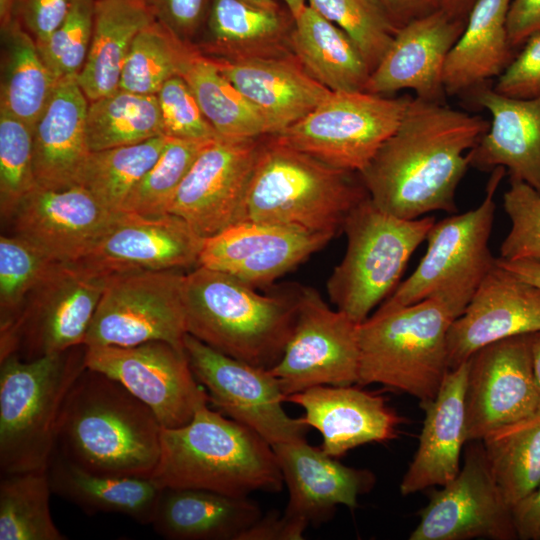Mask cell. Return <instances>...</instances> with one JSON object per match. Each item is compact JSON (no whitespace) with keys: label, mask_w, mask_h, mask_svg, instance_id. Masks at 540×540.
<instances>
[{"label":"cell","mask_w":540,"mask_h":540,"mask_svg":"<svg viewBox=\"0 0 540 540\" xmlns=\"http://www.w3.org/2000/svg\"><path fill=\"white\" fill-rule=\"evenodd\" d=\"M489 125L445 103L411 97L396 130L359 173L369 198L382 211L404 219L434 211L454 213L469 152Z\"/></svg>","instance_id":"6da1fadb"},{"label":"cell","mask_w":540,"mask_h":540,"mask_svg":"<svg viewBox=\"0 0 540 540\" xmlns=\"http://www.w3.org/2000/svg\"><path fill=\"white\" fill-rule=\"evenodd\" d=\"M162 428L154 412L123 385L86 367L63 404L55 451L91 473L151 478Z\"/></svg>","instance_id":"7a4b0ae2"},{"label":"cell","mask_w":540,"mask_h":540,"mask_svg":"<svg viewBox=\"0 0 540 540\" xmlns=\"http://www.w3.org/2000/svg\"><path fill=\"white\" fill-rule=\"evenodd\" d=\"M151 479L161 489H204L236 497L279 492L284 483L272 446L209 404L199 407L187 424L162 428Z\"/></svg>","instance_id":"3957f363"},{"label":"cell","mask_w":540,"mask_h":540,"mask_svg":"<svg viewBox=\"0 0 540 540\" xmlns=\"http://www.w3.org/2000/svg\"><path fill=\"white\" fill-rule=\"evenodd\" d=\"M183 304L188 334L230 357L270 369L290 338L297 290L263 295L232 275L199 265L184 276Z\"/></svg>","instance_id":"277c9868"},{"label":"cell","mask_w":540,"mask_h":540,"mask_svg":"<svg viewBox=\"0 0 540 540\" xmlns=\"http://www.w3.org/2000/svg\"><path fill=\"white\" fill-rule=\"evenodd\" d=\"M368 197L359 173L332 167L266 136L243 202L241 221L336 235Z\"/></svg>","instance_id":"5b68a950"},{"label":"cell","mask_w":540,"mask_h":540,"mask_svg":"<svg viewBox=\"0 0 540 540\" xmlns=\"http://www.w3.org/2000/svg\"><path fill=\"white\" fill-rule=\"evenodd\" d=\"M456 312L439 299L380 307L358 326V385L381 384L420 402L437 395L448 373L447 336Z\"/></svg>","instance_id":"8992f818"},{"label":"cell","mask_w":540,"mask_h":540,"mask_svg":"<svg viewBox=\"0 0 540 540\" xmlns=\"http://www.w3.org/2000/svg\"><path fill=\"white\" fill-rule=\"evenodd\" d=\"M86 345L23 360H0L1 475L47 470L65 399L86 368Z\"/></svg>","instance_id":"52a82bcc"},{"label":"cell","mask_w":540,"mask_h":540,"mask_svg":"<svg viewBox=\"0 0 540 540\" xmlns=\"http://www.w3.org/2000/svg\"><path fill=\"white\" fill-rule=\"evenodd\" d=\"M434 223L433 216L404 219L384 212L369 196L355 206L342 228L345 254L327 281L335 308L358 324L365 321L397 288Z\"/></svg>","instance_id":"ba28073f"},{"label":"cell","mask_w":540,"mask_h":540,"mask_svg":"<svg viewBox=\"0 0 540 540\" xmlns=\"http://www.w3.org/2000/svg\"><path fill=\"white\" fill-rule=\"evenodd\" d=\"M492 170L485 196L474 209L453 214L430 229L427 250L417 268L381 304L399 306L435 298L459 316L477 288L496 264L489 240L495 217V194L506 174Z\"/></svg>","instance_id":"9c48e42d"},{"label":"cell","mask_w":540,"mask_h":540,"mask_svg":"<svg viewBox=\"0 0 540 540\" xmlns=\"http://www.w3.org/2000/svg\"><path fill=\"white\" fill-rule=\"evenodd\" d=\"M411 97L332 92L303 118L273 136L332 167L360 173L396 130Z\"/></svg>","instance_id":"30bf717a"},{"label":"cell","mask_w":540,"mask_h":540,"mask_svg":"<svg viewBox=\"0 0 540 540\" xmlns=\"http://www.w3.org/2000/svg\"><path fill=\"white\" fill-rule=\"evenodd\" d=\"M184 276L179 269L109 276L84 344L126 347L164 341L184 350Z\"/></svg>","instance_id":"8fae6325"},{"label":"cell","mask_w":540,"mask_h":540,"mask_svg":"<svg viewBox=\"0 0 540 540\" xmlns=\"http://www.w3.org/2000/svg\"><path fill=\"white\" fill-rule=\"evenodd\" d=\"M108 277L57 262L1 336L0 360L15 354L29 361L83 345Z\"/></svg>","instance_id":"7c38bea8"},{"label":"cell","mask_w":540,"mask_h":540,"mask_svg":"<svg viewBox=\"0 0 540 540\" xmlns=\"http://www.w3.org/2000/svg\"><path fill=\"white\" fill-rule=\"evenodd\" d=\"M358 326L330 308L315 289L299 287L290 338L269 369L285 397L319 385L358 384Z\"/></svg>","instance_id":"4fadbf2b"},{"label":"cell","mask_w":540,"mask_h":540,"mask_svg":"<svg viewBox=\"0 0 540 540\" xmlns=\"http://www.w3.org/2000/svg\"><path fill=\"white\" fill-rule=\"evenodd\" d=\"M184 351L216 410L251 428L271 446L305 438L309 426L286 413V397L269 369L223 354L188 333Z\"/></svg>","instance_id":"5bb4252c"},{"label":"cell","mask_w":540,"mask_h":540,"mask_svg":"<svg viewBox=\"0 0 540 540\" xmlns=\"http://www.w3.org/2000/svg\"><path fill=\"white\" fill-rule=\"evenodd\" d=\"M86 367L118 381L145 403L164 428L187 424L209 404L184 350L164 341L135 346H86Z\"/></svg>","instance_id":"9a60e30c"},{"label":"cell","mask_w":540,"mask_h":540,"mask_svg":"<svg viewBox=\"0 0 540 540\" xmlns=\"http://www.w3.org/2000/svg\"><path fill=\"white\" fill-rule=\"evenodd\" d=\"M469 443L463 466L432 492L409 540L518 539L512 507L493 478L481 441Z\"/></svg>","instance_id":"2e32d148"},{"label":"cell","mask_w":540,"mask_h":540,"mask_svg":"<svg viewBox=\"0 0 540 540\" xmlns=\"http://www.w3.org/2000/svg\"><path fill=\"white\" fill-rule=\"evenodd\" d=\"M540 408L530 334L488 344L468 360L466 442L526 418Z\"/></svg>","instance_id":"e0dca14e"},{"label":"cell","mask_w":540,"mask_h":540,"mask_svg":"<svg viewBox=\"0 0 540 540\" xmlns=\"http://www.w3.org/2000/svg\"><path fill=\"white\" fill-rule=\"evenodd\" d=\"M265 138L210 140L181 182L169 214L203 238L237 223Z\"/></svg>","instance_id":"ac0fdd59"},{"label":"cell","mask_w":540,"mask_h":540,"mask_svg":"<svg viewBox=\"0 0 540 540\" xmlns=\"http://www.w3.org/2000/svg\"><path fill=\"white\" fill-rule=\"evenodd\" d=\"M204 238L174 214L146 217L121 211L79 261L104 276L198 266Z\"/></svg>","instance_id":"d6986e66"},{"label":"cell","mask_w":540,"mask_h":540,"mask_svg":"<svg viewBox=\"0 0 540 540\" xmlns=\"http://www.w3.org/2000/svg\"><path fill=\"white\" fill-rule=\"evenodd\" d=\"M333 237L297 227L241 221L204 238L198 266L222 271L256 288L271 284Z\"/></svg>","instance_id":"ffe728a7"},{"label":"cell","mask_w":540,"mask_h":540,"mask_svg":"<svg viewBox=\"0 0 540 540\" xmlns=\"http://www.w3.org/2000/svg\"><path fill=\"white\" fill-rule=\"evenodd\" d=\"M536 332H540V288L496 262L449 328V369L488 344Z\"/></svg>","instance_id":"44dd1931"},{"label":"cell","mask_w":540,"mask_h":540,"mask_svg":"<svg viewBox=\"0 0 540 540\" xmlns=\"http://www.w3.org/2000/svg\"><path fill=\"white\" fill-rule=\"evenodd\" d=\"M118 213L106 208L81 186H37L20 202L11 218L15 234L57 262L74 263L91 250Z\"/></svg>","instance_id":"7402d4cb"},{"label":"cell","mask_w":540,"mask_h":540,"mask_svg":"<svg viewBox=\"0 0 540 540\" xmlns=\"http://www.w3.org/2000/svg\"><path fill=\"white\" fill-rule=\"evenodd\" d=\"M465 25L466 21L437 9L402 26L371 72L364 91L385 95L411 89L419 99L444 103L445 61Z\"/></svg>","instance_id":"603a6c76"},{"label":"cell","mask_w":540,"mask_h":540,"mask_svg":"<svg viewBox=\"0 0 540 540\" xmlns=\"http://www.w3.org/2000/svg\"><path fill=\"white\" fill-rule=\"evenodd\" d=\"M272 448L289 493L284 513L309 525L329 520L339 505L357 507L375 484L372 471L346 466L305 438Z\"/></svg>","instance_id":"cb8c5ba5"},{"label":"cell","mask_w":540,"mask_h":540,"mask_svg":"<svg viewBox=\"0 0 540 540\" xmlns=\"http://www.w3.org/2000/svg\"><path fill=\"white\" fill-rule=\"evenodd\" d=\"M286 402L303 408V421L320 432L322 450L339 458L372 442L397 437L401 418L380 395L353 385H319L289 395Z\"/></svg>","instance_id":"d4e9b609"},{"label":"cell","mask_w":540,"mask_h":540,"mask_svg":"<svg viewBox=\"0 0 540 540\" xmlns=\"http://www.w3.org/2000/svg\"><path fill=\"white\" fill-rule=\"evenodd\" d=\"M466 94L491 115L487 132L469 152L470 166L484 171L502 166L510 179L540 192V94L509 97L487 83Z\"/></svg>","instance_id":"484cf974"},{"label":"cell","mask_w":540,"mask_h":540,"mask_svg":"<svg viewBox=\"0 0 540 540\" xmlns=\"http://www.w3.org/2000/svg\"><path fill=\"white\" fill-rule=\"evenodd\" d=\"M212 59L221 73L262 113L272 135L303 118L332 93L304 69L293 53L238 60Z\"/></svg>","instance_id":"4316f807"},{"label":"cell","mask_w":540,"mask_h":540,"mask_svg":"<svg viewBox=\"0 0 540 540\" xmlns=\"http://www.w3.org/2000/svg\"><path fill=\"white\" fill-rule=\"evenodd\" d=\"M468 361L451 369L425 411L417 451L399 485L408 496L452 480L460 470L466 443L465 390Z\"/></svg>","instance_id":"83f0119b"},{"label":"cell","mask_w":540,"mask_h":540,"mask_svg":"<svg viewBox=\"0 0 540 540\" xmlns=\"http://www.w3.org/2000/svg\"><path fill=\"white\" fill-rule=\"evenodd\" d=\"M88 101L77 77L58 80L33 127V165L38 187L65 189L77 185L91 153L86 135Z\"/></svg>","instance_id":"f1b7e54d"},{"label":"cell","mask_w":540,"mask_h":540,"mask_svg":"<svg viewBox=\"0 0 540 540\" xmlns=\"http://www.w3.org/2000/svg\"><path fill=\"white\" fill-rule=\"evenodd\" d=\"M262 515L259 505L248 497L164 488L151 525L168 540H238Z\"/></svg>","instance_id":"f546056e"},{"label":"cell","mask_w":540,"mask_h":540,"mask_svg":"<svg viewBox=\"0 0 540 540\" xmlns=\"http://www.w3.org/2000/svg\"><path fill=\"white\" fill-rule=\"evenodd\" d=\"M512 0H477L465 28L447 55L446 95H463L499 77L514 59L507 14Z\"/></svg>","instance_id":"4dcf8cb0"},{"label":"cell","mask_w":540,"mask_h":540,"mask_svg":"<svg viewBox=\"0 0 540 540\" xmlns=\"http://www.w3.org/2000/svg\"><path fill=\"white\" fill-rule=\"evenodd\" d=\"M156 20L147 0H95L93 32L77 81L89 101L113 93L137 34Z\"/></svg>","instance_id":"1f68e13d"},{"label":"cell","mask_w":540,"mask_h":540,"mask_svg":"<svg viewBox=\"0 0 540 540\" xmlns=\"http://www.w3.org/2000/svg\"><path fill=\"white\" fill-rule=\"evenodd\" d=\"M52 493L88 514H120L139 524L153 521L162 489L151 478L86 471L55 451L48 467Z\"/></svg>","instance_id":"d6a6232c"},{"label":"cell","mask_w":540,"mask_h":540,"mask_svg":"<svg viewBox=\"0 0 540 540\" xmlns=\"http://www.w3.org/2000/svg\"><path fill=\"white\" fill-rule=\"evenodd\" d=\"M293 21L292 53L315 80L332 92L364 91L371 70L343 30L309 5Z\"/></svg>","instance_id":"836d02e7"},{"label":"cell","mask_w":540,"mask_h":540,"mask_svg":"<svg viewBox=\"0 0 540 540\" xmlns=\"http://www.w3.org/2000/svg\"><path fill=\"white\" fill-rule=\"evenodd\" d=\"M203 54L222 60L291 54L290 33L278 10L243 0H211Z\"/></svg>","instance_id":"e575fe53"},{"label":"cell","mask_w":540,"mask_h":540,"mask_svg":"<svg viewBox=\"0 0 540 540\" xmlns=\"http://www.w3.org/2000/svg\"><path fill=\"white\" fill-rule=\"evenodd\" d=\"M206 119L219 137L256 138L272 135L262 113L221 73L214 60L192 47L182 68Z\"/></svg>","instance_id":"d590c367"},{"label":"cell","mask_w":540,"mask_h":540,"mask_svg":"<svg viewBox=\"0 0 540 540\" xmlns=\"http://www.w3.org/2000/svg\"><path fill=\"white\" fill-rule=\"evenodd\" d=\"M3 42L0 109L32 129L46 108L58 79L43 61L33 37L12 20L1 28Z\"/></svg>","instance_id":"8d00e7d4"},{"label":"cell","mask_w":540,"mask_h":540,"mask_svg":"<svg viewBox=\"0 0 540 540\" xmlns=\"http://www.w3.org/2000/svg\"><path fill=\"white\" fill-rule=\"evenodd\" d=\"M480 441L493 478L511 507L539 485L540 408L491 431Z\"/></svg>","instance_id":"74e56055"},{"label":"cell","mask_w":540,"mask_h":540,"mask_svg":"<svg viewBox=\"0 0 540 540\" xmlns=\"http://www.w3.org/2000/svg\"><path fill=\"white\" fill-rule=\"evenodd\" d=\"M86 135L91 152L137 144L162 135L157 96L117 89L90 101Z\"/></svg>","instance_id":"f35d334b"},{"label":"cell","mask_w":540,"mask_h":540,"mask_svg":"<svg viewBox=\"0 0 540 540\" xmlns=\"http://www.w3.org/2000/svg\"><path fill=\"white\" fill-rule=\"evenodd\" d=\"M167 142L158 135L146 141L89 154L77 185L113 212L123 211L131 191L154 165Z\"/></svg>","instance_id":"ab89813d"},{"label":"cell","mask_w":540,"mask_h":540,"mask_svg":"<svg viewBox=\"0 0 540 540\" xmlns=\"http://www.w3.org/2000/svg\"><path fill=\"white\" fill-rule=\"evenodd\" d=\"M48 469L1 475L0 540H66L49 506Z\"/></svg>","instance_id":"60d3db41"},{"label":"cell","mask_w":540,"mask_h":540,"mask_svg":"<svg viewBox=\"0 0 540 540\" xmlns=\"http://www.w3.org/2000/svg\"><path fill=\"white\" fill-rule=\"evenodd\" d=\"M192 47L163 23L153 21L135 37L118 89L156 95L167 80L180 76Z\"/></svg>","instance_id":"b9f144b4"},{"label":"cell","mask_w":540,"mask_h":540,"mask_svg":"<svg viewBox=\"0 0 540 540\" xmlns=\"http://www.w3.org/2000/svg\"><path fill=\"white\" fill-rule=\"evenodd\" d=\"M57 261L26 238L1 236L0 238V309L1 336L18 321L28 294L46 279Z\"/></svg>","instance_id":"7bdbcfd3"},{"label":"cell","mask_w":540,"mask_h":540,"mask_svg":"<svg viewBox=\"0 0 540 540\" xmlns=\"http://www.w3.org/2000/svg\"><path fill=\"white\" fill-rule=\"evenodd\" d=\"M210 140L167 137L161 155L131 191L123 211L146 217L169 214L181 182Z\"/></svg>","instance_id":"ee69618b"},{"label":"cell","mask_w":540,"mask_h":540,"mask_svg":"<svg viewBox=\"0 0 540 540\" xmlns=\"http://www.w3.org/2000/svg\"><path fill=\"white\" fill-rule=\"evenodd\" d=\"M309 6L343 30L365 58L371 72L393 41L397 29L377 0H308Z\"/></svg>","instance_id":"f6af8a7d"},{"label":"cell","mask_w":540,"mask_h":540,"mask_svg":"<svg viewBox=\"0 0 540 540\" xmlns=\"http://www.w3.org/2000/svg\"><path fill=\"white\" fill-rule=\"evenodd\" d=\"M33 165V129L0 109V211L11 218L37 187Z\"/></svg>","instance_id":"bcb514c9"},{"label":"cell","mask_w":540,"mask_h":540,"mask_svg":"<svg viewBox=\"0 0 540 540\" xmlns=\"http://www.w3.org/2000/svg\"><path fill=\"white\" fill-rule=\"evenodd\" d=\"M95 0H73L71 8L58 29L42 45L39 53L58 79L77 77L90 48Z\"/></svg>","instance_id":"7dc6e473"},{"label":"cell","mask_w":540,"mask_h":540,"mask_svg":"<svg viewBox=\"0 0 540 540\" xmlns=\"http://www.w3.org/2000/svg\"><path fill=\"white\" fill-rule=\"evenodd\" d=\"M503 207L511 227L499 258L540 261V192L521 180L510 179Z\"/></svg>","instance_id":"c3c4849f"},{"label":"cell","mask_w":540,"mask_h":540,"mask_svg":"<svg viewBox=\"0 0 540 540\" xmlns=\"http://www.w3.org/2000/svg\"><path fill=\"white\" fill-rule=\"evenodd\" d=\"M156 96L160 108L162 135L185 140H210L219 137L183 77L174 76L167 80Z\"/></svg>","instance_id":"681fc988"},{"label":"cell","mask_w":540,"mask_h":540,"mask_svg":"<svg viewBox=\"0 0 540 540\" xmlns=\"http://www.w3.org/2000/svg\"><path fill=\"white\" fill-rule=\"evenodd\" d=\"M493 89L515 98H531L540 94V32L533 34L522 46Z\"/></svg>","instance_id":"f907efd6"},{"label":"cell","mask_w":540,"mask_h":540,"mask_svg":"<svg viewBox=\"0 0 540 540\" xmlns=\"http://www.w3.org/2000/svg\"><path fill=\"white\" fill-rule=\"evenodd\" d=\"M73 0H16L13 18L35 40L44 44L66 18Z\"/></svg>","instance_id":"816d5d0a"},{"label":"cell","mask_w":540,"mask_h":540,"mask_svg":"<svg viewBox=\"0 0 540 540\" xmlns=\"http://www.w3.org/2000/svg\"><path fill=\"white\" fill-rule=\"evenodd\" d=\"M156 20L187 42L199 28L207 0H147Z\"/></svg>","instance_id":"f5cc1de1"},{"label":"cell","mask_w":540,"mask_h":540,"mask_svg":"<svg viewBox=\"0 0 540 540\" xmlns=\"http://www.w3.org/2000/svg\"><path fill=\"white\" fill-rule=\"evenodd\" d=\"M308 526L302 519L271 511L262 515L238 540H301Z\"/></svg>","instance_id":"db71d44e"},{"label":"cell","mask_w":540,"mask_h":540,"mask_svg":"<svg viewBox=\"0 0 540 540\" xmlns=\"http://www.w3.org/2000/svg\"><path fill=\"white\" fill-rule=\"evenodd\" d=\"M510 45L517 49L540 32V0H512L507 14Z\"/></svg>","instance_id":"11a10c76"},{"label":"cell","mask_w":540,"mask_h":540,"mask_svg":"<svg viewBox=\"0 0 540 540\" xmlns=\"http://www.w3.org/2000/svg\"><path fill=\"white\" fill-rule=\"evenodd\" d=\"M512 515L518 539L540 540V483L512 506Z\"/></svg>","instance_id":"9f6ffc18"},{"label":"cell","mask_w":540,"mask_h":540,"mask_svg":"<svg viewBox=\"0 0 540 540\" xmlns=\"http://www.w3.org/2000/svg\"><path fill=\"white\" fill-rule=\"evenodd\" d=\"M398 30L412 20L439 9L440 0H377Z\"/></svg>","instance_id":"6f0895ef"},{"label":"cell","mask_w":540,"mask_h":540,"mask_svg":"<svg viewBox=\"0 0 540 540\" xmlns=\"http://www.w3.org/2000/svg\"><path fill=\"white\" fill-rule=\"evenodd\" d=\"M498 265L516 277L540 288V261L536 260H504L496 258Z\"/></svg>","instance_id":"680465c9"},{"label":"cell","mask_w":540,"mask_h":540,"mask_svg":"<svg viewBox=\"0 0 540 540\" xmlns=\"http://www.w3.org/2000/svg\"><path fill=\"white\" fill-rule=\"evenodd\" d=\"M477 0H440L439 9L450 17L467 21L468 15Z\"/></svg>","instance_id":"91938a15"},{"label":"cell","mask_w":540,"mask_h":540,"mask_svg":"<svg viewBox=\"0 0 540 540\" xmlns=\"http://www.w3.org/2000/svg\"><path fill=\"white\" fill-rule=\"evenodd\" d=\"M533 371L540 397V332L530 334Z\"/></svg>","instance_id":"94428289"},{"label":"cell","mask_w":540,"mask_h":540,"mask_svg":"<svg viewBox=\"0 0 540 540\" xmlns=\"http://www.w3.org/2000/svg\"><path fill=\"white\" fill-rule=\"evenodd\" d=\"M15 3L16 0H0L1 28L5 27L12 21Z\"/></svg>","instance_id":"6125c7cd"},{"label":"cell","mask_w":540,"mask_h":540,"mask_svg":"<svg viewBox=\"0 0 540 540\" xmlns=\"http://www.w3.org/2000/svg\"><path fill=\"white\" fill-rule=\"evenodd\" d=\"M288 7L292 18H296L306 6L305 0H282Z\"/></svg>","instance_id":"be15d7a7"},{"label":"cell","mask_w":540,"mask_h":540,"mask_svg":"<svg viewBox=\"0 0 540 540\" xmlns=\"http://www.w3.org/2000/svg\"><path fill=\"white\" fill-rule=\"evenodd\" d=\"M250 4L269 9V10H278V5L274 0H243Z\"/></svg>","instance_id":"e7e4bbea"}]
</instances>
